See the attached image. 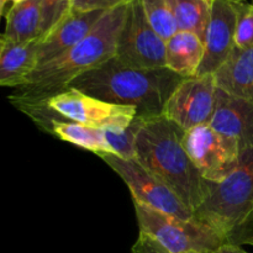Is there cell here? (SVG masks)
I'll list each match as a JSON object with an SVG mask.
<instances>
[{"label":"cell","instance_id":"1","mask_svg":"<svg viewBox=\"0 0 253 253\" xmlns=\"http://www.w3.org/2000/svg\"><path fill=\"white\" fill-rule=\"evenodd\" d=\"M127 7L128 5H123L106 11L73 48L37 67L22 85L12 89L7 96L10 103L17 106L46 100L66 90L74 78L115 57Z\"/></svg>","mask_w":253,"mask_h":253},{"label":"cell","instance_id":"2","mask_svg":"<svg viewBox=\"0 0 253 253\" xmlns=\"http://www.w3.org/2000/svg\"><path fill=\"white\" fill-rule=\"evenodd\" d=\"M183 77L168 67L141 69L120 63L115 57L81 74L68 88L115 105L130 106L142 120L163 115L168 99Z\"/></svg>","mask_w":253,"mask_h":253},{"label":"cell","instance_id":"3","mask_svg":"<svg viewBox=\"0 0 253 253\" xmlns=\"http://www.w3.org/2000/svg\"><path fill=\"white\" fill-rule=\"evenodd\" d=\"M185 131L165 116L142 120L135 142V160L194 210L203 203L210 182L200 175L183 143Z\"/></svg>","mask_w":253,"mask_h":253},{"label":"cell","instance_id":"4","mask_svg":"<svg viewBox=\"0 0 253 253\" xmlns=\"http://www.w3.org/2000/svg\"><path fill=\"white\" fill-rule=\"evenodd\" d=\"M194 220L216 232L225 244L253 246V150L242 151L239 167L226 179L210 183L194 210Z\"/></svg>","mask_w":253,"mask_h":253},{"label":"cell","instance_id":"5","mask_svg":"<svg viewBox=\"0 0 253 253\" xmlns=\"http://www.w3.org/2000/svg\"><path fill=\"white\" fill-rule=\"evenodd\" d=\"M15 108L29 116L39 128L51 119H58L101 130L121 131L127 128L137 118L133 108L106 103L72 88L40 103L24 104Z\"/></svg>","mask_w":253,"mask_h":253},{"label":"cell","instance_id":"6","mask_svg":"<svg viewBox=\"0 0 253 253\" xmlns=\"http://www.w3.org/2000/svg\"><path fill=\"white\" fill-rule=\"evenodd\" d=\"M140 232L150 235L172 253L214 252L225 244L221 237L194 219L165 214L133 202Z\"/></svg>","mask_w":253,"mask_h":253},{"label":"cell","instance_id":"7","mask_svg":"<svg viewBox=\"0 0 253 253\" xmlns=\"http://www.w3.org/2000/svg\"><path fill=\"white\" fill-rule=\"evenodd\" d=\"M183 143L200 175L210 183L226 179L241 162L237 141L215 131L209 124L185 131Z\"/></svg>","mask_w":253,"mask_h":253},{"label":"cell","instance_id":"8","mask_svg":"<svg viewBox=\"0 0 253 253\" xmlns=\"http://www.w3.org/2000/svg\"><path fill=\"white\" fill-rule=\"evenodd\" d=\"M99 157L127 185L133 202L173 216L185 220L194 219L193 210L135 158L126 160L111 153H101Z\"/></svg>","mask_w":253,"mask_h":253},{"label":"cell","instance_id":"9","mask_svg":"<svg viewBox=\"0 0 253 253\" xmlns=\"http://www.w3.org/2000/svg\"><path fill=\"white\" fill-rule=\"evenodd\" d=\"M115 58L132 68L155 69L167 67L166 41L152 29L140 0L128 4L118 40Z\"/></svg>","mask_w":253,"mask_h":253},{"label":"cell","instance_id":"10","mask_svg":"<svg viewBox=\"0 0 253 253\" xmlns=\"http://www.w3.org/2000/svg\"><path fill=\"white\" fill-rule=\"evenodd\" d=\"M214 74L184 78L166 104L163 116L184 131L210 124L217 104Z\"/></svg>","mask_w":253,"mask_h":253},{"label":"cell","instance_id":"11","mask_svg":"<svg viewBox=\"0 0 253 253\" xmlns=\"http://www.w3.org/2000/svg\"><path fill=\"white\" fill-rule=\"evenodd\" d=\"M236 0H214L204 37V57L198 76L214 74L236 47Z\"/></svg>","mask_w":253,"mask_h":253},{"label":"cell","instance_id":"12","mask_svg":"<svg viewBox=\"0 0 253 253\" xmlns=\"http://www.w3.org/2000/svg\"><path fill=\"white\" fill-rule=\"evenodd\" d=\"M106 11H77L72 9L66 17L41 40L39 47V66L48 63L78 44Z\"/></svg>","mask_w":253,"mask_h":253},{"label":"cell","instance_id":"13","mask_svg":"<svg viewBox=\"0 0 253 253\" xmlns=\"http://www.w3.org/2000/svg\"><path fill=\"white\" fill-rule=\"evenodd\" d=\"M215 131L234 138L241 151L253 150V103L217 91V104L209 124Z\"/></svg>","mask_w":253,"mask_h":253},{"label":"cell","instance_id":"14","mask_svg":"<svg viewBox=\"0 0 253 253\" xmlns=\"http://www.w3.org/2000/svg\"><path fill=\"white\" fill-rule=\"evenodd\" d=\"M41 40L12 42L0 39V85L15 89L22 85L39 66Z\"/></svg>","mask_w":253,"mask_h":253},{"label":"cell","instance_id":"15","mask_svg":"<svg viewBox=\"0 0 253 253\" xmlns=\"http://www.w3.org/2000/svg\"><path fill=\"white\" fill-rule=\"evenodd\" d=\"M214 78L220 90L253 103V46L235 47Z\"/></svg>","mask_w":253,"mask_h":253},{"label":"cell","instance_id":"16","mask_svg":"<svg viewBox=\"0 0 253 253\" xmlns=\"http://www.w3.org/2000/svg\"><path fill=\"white\" fill-rule=\"evenodd\" d=\"M204 57V41L189 31H178L166 42V63L183 78L198 76Z\"/></svg>","mask_w":253,"mask_h":253},{"label":"cell","instance_id":"17","mask_svg":"<svg viewBox=\"0 0 253 253\" xmlns=\"http://www.w3.org/2000/svg\"><path fill=\"white\" fill-rule=\"evenodd\" d=\"M41 130L56 136L64 142L90 151L98 156L101 153H111L105 131L101 128L91 127L74 121L51 119L42 126Z\"/></svg>","mask_w":253,"mask_h":253},{"label":"cell","instance_id":"18","mask_svg":"<svg viewBox=\"0 0 253 253\" xmlns=\"http://www.w3.org/2000/svg\"><path fill=\"white\" fill-rule=\"evenodd\" d=\"M2 39L12 42L41 40V7L40 0H26L7 10Z\"/></svg>","mask_w":253,"mask_h":253},{"label":"cell","instance_id":"19","mask_svg":"<svg viewBox=\"0 0 253 253\" xmlns=\"http://www.w3.org/2000/svg\"><path fill=\"white\" fill-rule=\"evenodd\" d=\"M179 31H189L204 41L211 4L207 0H168Z\"/></svg>","mask_w":253,"mask_h":253},{"label":"cell","instance_id":"20","mask_svg":"<svg viewBox=\"0 0 253 253\" xmlns=\"http://www.w3.org/2000/svg\"><path fill=\"white\" fill-rule=\"evenodd\" d=\"M140 1L152 29L166 42L179 31L168 0H140Z\"/></svg>","mask_w":253,"mask_h":253},{"label":"cell","instance_id":"21","mask_svg":"<svg viewBox=\"0 0 253 253\" xmlns=\"http://www.w3.org/2000/svg\"><path fill=\"white\" fill-rule=\"evenodd\" d=\"M141 125H142V119L136 118L132 124L125 130H104L106 141L110 146L111 155L119 156V157L126 158V160L135 158V142Z\"/></svg>","mask_w":253,"mask_h":253},{"label":"cell","instance_id":"22","mask_svg":"<svg viewBox=\"0 0 253 253\" xmlns=\"http://www.w3.org/2000/svg\"><path fill=\"white\" fill-rule=\"evenodd\" d=\"M41 40H43L72 10V0H40Z\"/></svg>","mask_w":253,"mask_h":253},{"label":"cell","instance_id":"23","mask_svg":"<svg viewBox=\"0 0 253 253\" xmlns=\"http://www.w3.org/2000/svg\"><path fill=\"white\" fill-rule=\"evenodd\" d=\"M237 27L235 43L239 48H247L253 46V5L247 0H236Z\"/></svg>","mask_w":253,"mask_h":253},{"label":"cell","instance_id":"24","mask_svg":"<svg viewBox=\"0 0 253 253\" xmlns=\"http://www.w3.org/2000/svg\"><path fill=\"white\" fill-rule=\"evenodd\" d=\"M132 1L135 0H73L72 9L77 11H109Z\"/></svg>","mask_w":253,"mask_h":253},{"label":"cell","instance_id":"25","mask_svg":"<svg viewBox=\"0 0 253 253\" xmlns=\"http://www.w3.org/2000/svg\"><path fill=\"white\" fill-rule=\"evenodd\" d=\"M131 253H172L156 241L150 235L138 232V237L133 244ZM193 253H212V252H193Z\"/></svg>","mask_w":253,"mask_h":253},{"label":"cell","instance_id":"26","mask_svg":"<svg viewBox=\"0 0 253 253\" xmlns=\"http://www.w3.org/2000/svg\"><path fill=\"white\" fill-rule=\"evenodd\" d=\"M212 253H249L245 251L241 246H237V245L232 244H222L221 246L217 247Z\"/></svg>","mask_w":253,"mask_h":253},{"label":"cell","instance_id":"27","mask_svg":"<svg viewBox=\"0 0 253 253\" xmlns=\"http://www.w3.org/2000/svg\"><path fill=\"white\" fill-rule=\"evenodd\" d=\"M24 1H26V0H0V12H1L2 16H5L10 7L14 6V5L21 4Z\"/></svg>","mask_w":253,"mask_h":253},{"label":"cell","instance_id":"28","mask_svg":"<svg viewBox=\"0 0 253 253\" xmlns=\"http://www.w3.org/2000/svg\"><path fill=\"white\" fill-rule=\"evenodd\" d=\"M207 1H209L210 4H212V1H214V0H207Z\"/></svg>","mask_w":253,"mask_h":253},{"label":"cell","instance_id":"29","mask_svg":"<svg viewBox=\"0 0 253 253\" xmlns=\"http://www.w3.org/2000/svg\"><path fill=\"white\" fill-rule=\"evenodd\" d=\"M252 5H253V0H252Z\"/></svg>","mask_w":253,"mask_h":253},{"label":"cell","instance_id":"30","mask_svg":"<svg viewBox=\"0 0 253 253\" xmlns=\"http://www.w3.org/2000/svg\"><path fill=\"white\" fill-rule=\"evenodd\" d=\"M72 1H73V0H72Z\"/></svg>","mask_w":253,"mask_h":253}]
</instances>
